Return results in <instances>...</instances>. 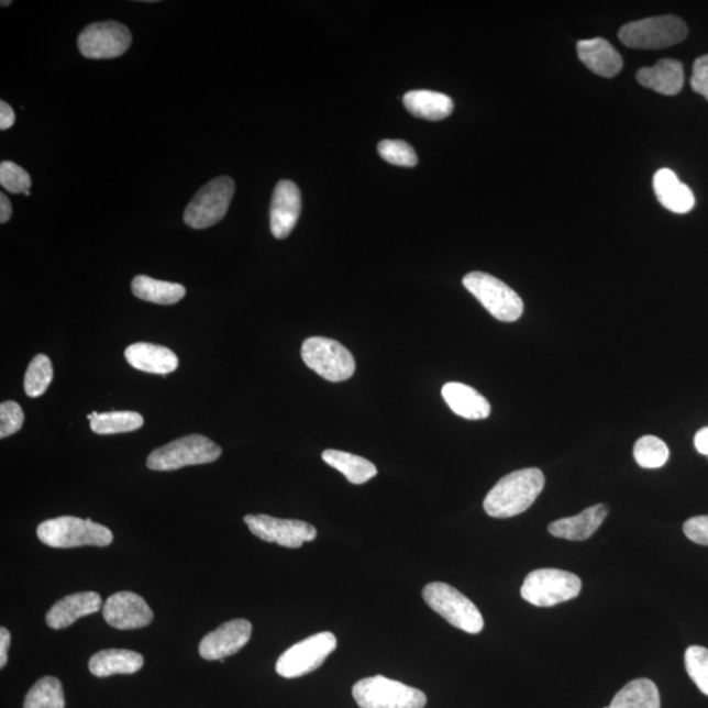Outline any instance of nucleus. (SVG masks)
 <instances>
[{
  "instance_id": "f257e3e1",
  "label": "nucleus",
  "mask_w": 708,
  "mask_h": 708,
  "mask_svg": "<svg viewBox=\"0 0 708 708\" xmlns=\"http://www.w3.org/2000/svg\"><path fill=\"white\" fill-rule=\"evenodd\" d=\"M546 480L540 468H523L496 483L485 499L486 513L495 519L519 516L533 506Z\"/></svg>"
},
{
  "instance_id": "f03ea898",
  "label": "nucleus",
  "mask_w": 708,
  "mask_h": 708,
  "mask_svg": "<svg viewBox=\"0 0 708 708\" xmlns=\"http://www.w3.org/2000/svg\"><path fill=\"white\" fill-rule=\"evenodd\" d=\"M37 536L46 546L54 549L107 547L113 542L112 531L107 527L71 516L40 523Z\"/></svg>"
},
{
  "instance_id": "7ed1b4c3",
  "label": "nucleus",
  "mask_w": 708,
  "mask_h": 708,
  "mask_svg": "<svg viewBox=\"0 0 708 708\" xmlns=\"http://www.w3.org/2000/svg\"><path fill=\"white\" fill-rule=\"evenodd\" d=\"M222 449L201 434H190L156 449L147 458L154 472H175L187 466L206 465L221 457Z\"/></svg>"
},
{
  "instance_id": "20e7f679",
  "label": "nucleus",
  "mask_w": 708,
  "mask_h": 708,
  "mask_svg": "<svg viewBox=\"0 0 708 708\" xmlns=\"http://www.w3.org/2000/svg\"><path fill=\"white\" fill-rule=\"evenodd\" d=\"M580 591V577L572 572L556 568L530 572L521 587L523 600L538 608H551V606L574 600Z\"/></svg>"
},
{
  "instance_id": "39448f33",
  "label": "nucleus",
  "mask_w": 708,
  "mask_h": 708,
  "mask_svg": "<svg viewBox=\"0 0 708 708\" xmlns=\"http://www.w3.org/2000/svg\"><path fill=\"white\" fill-rule=\"evenodd\" d=\"M424 601L449 623L468 634H479L485 619L475 604L445 583H431L423 589Z\"/></svg>"
},
{
  "instance_id": "423d86ee",
  "label": "nucleus",
  "mask_w": 708,
  "mask_h": 708,
  "mask_svg": "<svg viewBox=\"0 0 708 708\" xmlns=\"http://www.w3.org/2000/svg\"><path fill=\"white\" fill-rule=\"evenodd\" d=\"M352 694L361 708H424L427 705L423 692L385 676L359 679Z\"/></svg>"
},
{
  "instance_id": "0eeeda50",
  "label": "nucleus",
  "mask_w": 708,
  "mask_h": 708,
  "mask_svg": "<svg viewBox=\"0 0 708 708\" xmlns=\"http://www.w3.org/2000/svg\"><path fill=\"white\" fill-rule=\"evenodd\" d=\"M463 286L500 322L512 323L523 314L521 297L499 278L472 272L463 278Z\"/></svg>"
},
{
  "instance_id": "6e6552de",
  "label": "nucleus",
  "mask_w": 708,
  "mask_h": 708,
  "mask_svg": "<svg viewBox=\"0 0 708 708\" xmlns=\"http://www.w3.org/2000/svg\"><path fill=\"white\" fill-rule=\"evenodd\" d=\"M618 36L632 49H663L683 43L687 37V26L677 16H656L623 25Z\"/></svg>"
},
{
  "instance_id": "1a4fd4ad",
  "label": "nucleus",
  "mask_w": 708,
  "mask_h": 708,
  "mask_svg": "<svg viewBox=\"0 0 708 708\" xmlns=\"http://www.w3.org/2000/svg\"><path fill=\"white\" fill-rule=\"evenodd\" d=\"M305 364L330 383H344L356 372L352 353L336 340L310 338L302 345Z\"/></svg>"
},
{
  "instance_id": "9d476101",
  "label": "nucleus",
  "mask_w": 708,
  "mask_h": 708,
  "mask_svg": "<svg viewBox=\"0 0 708 708\" xmlns=\"http://www.w3.org/2000/svg\"><path fill=\"white\" fill-rule=\"evenodd\" d=\"M234 192L235 182L231 177H217L202 187L190 201L184 213V222L196 230L214 226L226 215Z\"/></svg>"
},
{
  "instance_id": "9b49d317",
  "label": "nucleus",
  "mask_w": 708,
  "mask_h": 708,
  "mask_svg": "<svg viewBox=\"0 0 708 708\" xmlns=\"http://www.w3.org/2000/svg\"><path fill=\"white\" fill-rule=\"evenodd\" d=\"M336 645L332 632H319L285 651L277 660L276 672L284 678L302 677L322 666Z\"/></svg>"
},
{
  "instance_id": "f8f14e48",
  "label": "nucleus",
  "mask_w": 708,
  "mask_h": 708,
  "mask_svg": "<svg viewBox=\"0 0 708 708\" xmlns=\"http://www.w3.org/2000/svg\"><path fill=\"white\" fill-rule=\"evenodd\" d=\"M132 45V33L118 22L86 26L78 37L79 52L90 59H111L124 54Z\"/></svg>"
},
{
  "instance_id": "ddd939ff",
  "label": "nucleus",
  "mask_w": 708,
  "mask_h": 708,
  "mask_svg": "<svg viewBox=\"0 0 708 708\" xmlns=\"http://www.w3.org/2000/svg\"><path fill=\"white\" fill-rule=\"evenodd\" d=\"M244 522L251 533L269 543L288 549L302 547L303 543L314 541L318 533L311 523L298 520L275 519L267 515H248Z\"/></svg>"
},
{
  "instance_id": "4468645a",
  "label": "nucleus",
  "mask_w": 708,
  "mask_h": 708,
  "mask_svg": "<svg viewBox=\"0 0 708 708\" xmlns=\"http://www.w3.org/2000/svg\"><path fill=\"white\" fill-rule=\"evenodd\" d=\"M106 622L118 630H137L153 622L154 612L145 600L132 591H119L103 606Z\"/></svg>"
},
{
  "instance_id": "2eb2a0df",
  "label": "nucleus",
  "mask_w": 708,
  "mask_h": 708,
  "mask_svg": "<svg viewBox=\"0 0 708 708\" xmlns=\"http://www.w3.org/2000/svg\"><path fill=\"white\" fill-rule=\"evenodd\" d=\"M252 624L247 619H233L201 640L200 656L208 662L235 655L250 642Z\"/></svg>"
},
{
  "instance_id": "dca6fc26",
  "label": "nucleus",
  "mask_w": 708,
  "mask_h": 708,
  "mask_svg": "<svg viewBox=\"0 0 708 708\" xmlns=\"http://www.w3.org/2000/svg\"><path fill=\"white\" fill-rule=\"evenodd\" d=\"M301 192L295 182L281 180L277 182L270 203V231L276 240H285L301 215Z\"/></svg>"
},
{
  "instance_id": "f3484780",
  "label": "nucleus",
  "mask_w": 708,
  "mask_h": 708,
  "mask_svg": "<svg viewBox=\"0 0 708 708\" xmlns=\"http://www.w3.org/2000/svg\"><path fill=\"white\" fill-rule=\"evenodd\" d=\"M100 609L101 597L95 591H80L66 596L47 611L46 623L53 630H63L77 622L79 618L93 615Z\"/></svg>"
},
{
  "instance_id": "a211bd4d",
  "label": "nucleus",
  "mask_w": 708,
  "mask_h": 708,
  "mask_svg": "<svg viewBox=\"0 0 708 708\" xmlns=\"http://www.w3.org/2000/svg\"><path fill=\"white\" fill-rule=\"evenodd\" d=\"M577 54L591 73L604 78L616 77L623 67L621 54L608 41L600 37L578 41Z\"/></svg>"
},
{
  "instance_id": "6ab92c4d",
  "label": "nucleus",
  "mask_w": 708,
  "mask_h": 708,
  "mask_svg": "<svg viewBox=\"0 0 708 708\" xmlns=\"http://www.w3.org/2000/svg\"><path fill=\"white\" fill-rule=\"evenodd\" d=\"M609 508L605 504L583 510L580 515L567 517L550 523L549 531L556 538L567 541H587L602 526Z\"/></svg>"
},
{
  "instance_id": "aec40b11",
  "label": "nucleus",
  "mask_w": 708,
  "mask_h": 708,
  "mask_svg": "<svg viewBox=\"0 0 708 708\" xmlns=\"http://www.w3.org/2000/svg\"><path fill=\"white\" fill-rule=\"evenodd\" d=\"M125 358L135 369L161 374V376H167L179 366V359L172 350L150 343H135L128 346Z\"/></svg>"
},
{
  "instance_id": "412c9836",
  "label": "nucleus",
  "mask_w": 708,
  "mask_h": 708,
  "mask_svg": "<svg viewBox=\"0 0 708 708\" xmlns=\"http://www.w3.org/2000/svg\"><path fill=\"white\" fill-rule=\"evenodd\" d=\"M441 392L451 410L463 419L483 420L491 413L489 401L465 384L449 383L442 387Z\"/></svg>"
},
{
  "instance_id": "4be33fe9",
  "label": "nucleus",
  "mask_w": 708,
  "mask_h": 708,
  "mask_svg": "<svg viewBox=\"0 0 708 708\" xmlns=\"http://www.w3.org/2000/svg\"><path fill=\"white\" fill-rule=\"evenodd\" d=\"M653 189L665 209L676 214H686L696 206L692 189L681 182L672 169L663 168L653 177Z\"/></svg>"
},
{
  "instance_id": "5701e85b",
  "label": "nucleus",
  "mask_w": 708,
  "mask_h": 708,
  "mask_svg": "<svg viewBox=\"0 0 708 708\" xmlns=\"http://www.w3.org/2000/svg\"><path fill=\"white\" fill-rule=\"evenodd\" d=\"M637 79L640 85L650 90L673 97L683 90L684 66L676 59H662L655 66L640 69Z\"/></svg>"
},
{
  "instance_id": "b1692460",
  "label": "nucleus",
  "mask_w": 708,
  "mask_h": 708,
  "mask_svg": "<svg viewBox=\"0 0 708 708\" xmlns=\"http://www.w3.org/2000/svg\"><path fill=\"white\" fill-rule=\"evenodd\" d=\"M143 657L139 652L129 650H104L90 659L88 668L97 677H109L114 674H133L142 670Z\"/></svg>"
},
{
  "instance_id": "393cba45",
  "label": "nucleus",
  "mask_w": 708,
  "mask_h": 708,
  "mask_svg": "<svg viewBox=\"0 0 708 708\" xmlns=\"http://www.w3.org/2000/svg\"><path fill=\"white\" fill-rule=\"evenodd\" d=\"M403 104L414 118L440 121L453 113V100L447 95L428 90L410 91L405 95Z\"/></svg>"
},
{
  "instance_id": "a878e982",
  "label": "nucleus",
  "mask_w": 708,
  "mask_h": 708,
  "mask_svg": "<svg viewBox=\"0 0 708 708\" xmlns=\"http://www.w3.org/2000/svg\"><path fill=\"white\" fill-rule=\"evenodd\" d=\"M322 458L327 465L342 473L352 485H364L378 474L377 467L370 461L351 453L329 449L323 452Z\"/></svg>"
},
{
  "instance_id": "bb28decb",
  "label": "nucleus",
  "mask_w": 708,
  "mask_h": 708,
  "mask_svg": "<svg viewBox=\"0 0 708 708\" xmlns=\"http://www.w3.org/2000/svg\"><path fill=\"white\" fill-rule=\"evenodd\" d=\"M604 708H662V700L653 681L639 678L619 690L610 706Z\"/></svg>"
},
{
  "instance_id": "cd10ccee",
  "label": "nucleus",
  "mask_w": 708,
  "mask_h": 708,
  "mask_svg": "<svg viewBox=\"0 0 708 708\" xmlns=\"http://www.w3.org/2000/svg\"><path fill=\"white\" fill-rule=\"evenodd\" d=\"M134 296L142 301L156 305H175L187 295L180 284L155 280L147 276H137L132 283Z\"/></svg>"
},
{
  "instance_id": "c85d7f7f",
  "label": "nucleus",
  "mask_w": 708,
  "mask_h": 708,
  "mask_svg": "<svg viewBox=\"0 0 708 708\" xmlns=\"http://www.w3.org/2000/svg\"><path fill=\"white\" fill-rule=\"evenodd\" d=\"M87 418L92 431L103 435L137 431L145 423L142 414L132 411L92 412Z\"/></svg>"
},
{
  "instance_id": "c756f323",
  "label": "nucleus",
  "mask_w": 708,
  "mask_h": 708,
  "mask_svg": "<svg viewBox=\"0 0 708 708\" xmlns=\"http://www.w3.org/2000/svg\"><path fill=\"white\" fill-rule=\"evenodd\" d=\"M65 693L60 681L44 677L26 694L23 708H65Z\"/></svg>"
},
{
  "instance_id": "7c9ffc66",
  "label": "nucleus",
  "mask_w": 708,
  "mask_h": 708,
  "mask_svg": "<svg viewBox=\"0 0 708 708\" xmlns=\"http://www.w3.org/2000/svg\"><path fill=\"white\" fill-rule=\"evenodd\" d=\"M53 380V365L45 354H37L31 361L24 378L25 394L31 398H38L44 395Z\"/></svg>"
},
{
  "instance_id": "2f4dec72",
  "label": "nucleus",
  "mask_w": 708,
  "mask_h": 708,
  "mask_svg": "<svg viewBox=\"0 0 708 708\" xmlns=\"http://www.w3.org/2000/svg\"><path fill=\"white\" fill-rule=\"evenodd\" d=\"M634 457L640 467L660 468L670 460V449L655 435H644L634 446Z\"/></svg>"
},
{
  "instance_id": "473e14b6",
  "label": "nucleus",
  "mask_w": 708,
  "mask_h": 708,
  "mask_svg": "<svg viewBox=\"0 0 708 708\" xmlns=\"http://www.w3.org/2000/svg\"><path fill=\"white\" fill-rule=\"evenodd\" d=\"M685 668L698 689L708 696V650L693 645L685 652Z\"/></svg>"
},
{
  "instance_id": "72a5a7b5",
  "label": "nucleus",
  "mask_w": 708,
  "mask_h": 708,
  "mask_svg": "<svg viewBox=\"0 0 708 708\" xmlns=\"http://www.w3.org/2000/svg\"><path fill=\"white\" fill-rule=\"evenodd\" d=\"M380 158L399 167H414L418 165V155L411 145L405 141L385 140L378 145Z\"/></svg>"
},
{
  "instance_id": "f704fd0d",
  "label": "nucleus",
  "mask_w": 708,
  "mask_h": 708,
  "mask_svg": "<svg viewBox=\"0 0 708 708\" xmlns=\"http://www.w3.org/2000/svg\"><path fill=\"white\" fill-rule=\"evenodd\" d=\"M0 184L11 193L29 192L32 180L29 173L13 162H2L0 165Z\"/></svg>"
},
{
  "instance_id": "c9c22d12",
  "label": "nucleus",
  "mask_w": 708,
  "mask_h": 708,
  "mask_svg": "<svg viewBox=\"0 0 708 708\" xmlns=\"http://www.w3.org/2000/svg\"><path fill=\"white\" fill-rule=\"evenodd\" d=\"M24 412L15 401H3L0 405V439L10 438L22 429Z\"/></svg>"
},
{
  "instance_id": "e433bc0d",
  "label": "nucleus",
  "mask_w": 708,
  "mask_h": 708,
  "mask_svg": "<svg viewBox=\"0 0 708 708\" xmlns=\"http://www.w3.org/2000/svg\"><path fill=\"white\" fill-rule=\"evenodd\" d=\"M684 533L694 543L708 546V516L693 517L684 526Z\"/></svg>"
},
{
  "instance_id": "4c0bfd02",
  "label": "nucleus",
  "mask_w": 708,
  "mask_h": 708,
  "mask_svg": "<svg viewBox=\"0 0 708 708\" xmlns=\"http://www.w3.org/2000/svg\"><path fill=\"white\" fill-rule=\"evenodd\" d=\"M690 85L694 91L703 95L708 101V54L694 63Z\"/></svg>"
},
{
  "instance_id": "58836bf2",
  "label": "nucleus",
  "mask_w": 708,
  "mask_h": 708,
  "mask_svg": "<svg viewBox=\"0 0 708 708\" xmlns=\"http://www.w3.org/2000/svg\"><path fill=\"white\" fill-rule=\"evenodd\" d=\"M16 115L13 112V109L5 103V101H0V129L7 131L15 124Z\"/></svg>"
},
{
  "instance_id": "ea45409f",
  "label": "nucleus",
  "mask_w": 708,
  "mask_h": 708,
  "mask_svg": "<svg viewBox=\"0 0 708 708\" xmlns=\"http://www.w3.org/2000/svg\"><path fill=\"white\" fill-rule=\"evenodd\" d=\"M11 644V634L10 631L5 628L0 629V668H4L7 664V652H9Z\"/></svg>"
},
{
  "instance_id": "a19ab883",
  "label": "nucleus",
  "mask_w": 708,
  "mask_h": 708,
  "mask_svg": "<svg viewBox=\"0 0 708 708\" xmlns=\"http://www.w3.org/2000/svg\"><path fill=\"white\" fill-rule=\"evenodd\" d=\"M694 445H696V449L700 454L707 455L708 457V427L700 429L696 434V438H694Z\"/></svg>"
},
{
  "instance_id": "79ce46f5",
  "label": "nucleus",
  "mask_w": 708,
  "mask_h": 708,
  "mask_svg": "<svg viewBox=\"0 0 708 708\" xmlns=\"http://www.w3.org/2000/svg\"><path fill=\"white\" fill-rule=\"evenodd\" d=\"M12 215V207L5 195H0V222L5 223L10 221Z\"/></svg>"
},
{
  "instance_id": "37998d69",
  "label": "nucleus",
  "mask_w": 708,
  "mask_h": 708,
  "mask_svg": "<svg viewBox=\"0 0 708 708\" xmlns=\"http://www.w3.org/2000/svg\"><path fill=\"white\" fill-rule=\"evenodd\" d=\"M11 3H12V2H10V0H9V2H4V0H3L2 5H3V7H7V5H10Z\"/></svg>"
}]
</instances>
